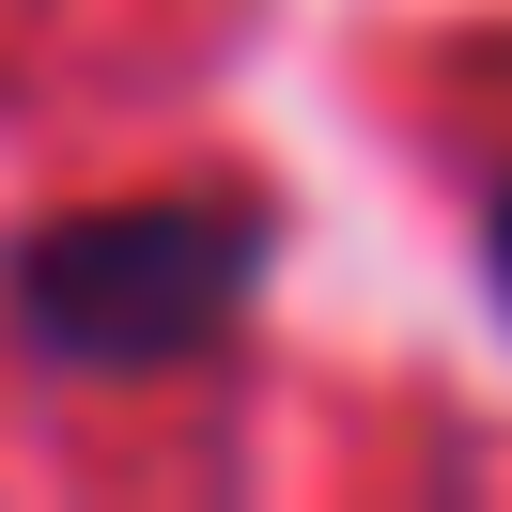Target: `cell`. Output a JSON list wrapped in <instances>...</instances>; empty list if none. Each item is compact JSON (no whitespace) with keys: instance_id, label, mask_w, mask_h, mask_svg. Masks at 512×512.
<instances>
[{"instance_id":"1","label":"cell","mask_w":512,"mask_h":512,"mask_svg":"<svg viewBox=\"0 0 512 512\" xmlns=\"http://www.w3.org/2000/svg\"><path fill=\"white\" fill-rule=\"evenodd\" d=\"M264 264H280V218L249 187H140V202H78V218H32L0 249V326L47 373H187L249 326Z\"/></svg>"},{"instance_id":"2","label":"cell","mask_w":512,"mask_h":512,"mask_svg":"<svg viewBox=\"0 0 512 512\" xmlns=\"http://www.w3.org/2000/svg\"><path fill=\"white\" fill-rule=\"evenodd\" d=\"M481 311H497V326H512V187H497V202H481Z\"/></svg>"}]
</instances>
